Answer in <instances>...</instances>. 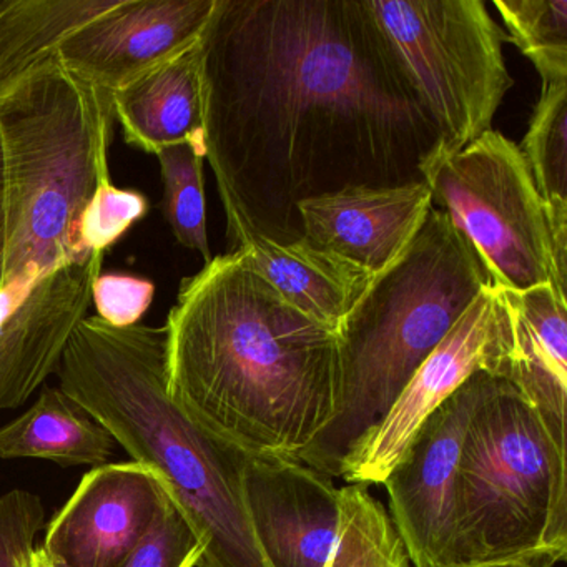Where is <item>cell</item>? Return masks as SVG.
<instances>
[{
	"instance_id": "cell-3",
	"label": "cell",
	"mask_w": 567,
	"mask_h": 567,
	"mask_svg": "<svg viewBox=\"0 0 567 567\" xmlns=\"http://www.w3.org/2000/svg\"><path fill=\"white\" fill-rule=\"evenodd\" d=\"M58 377L132 461L164 481L204 543L197 567H270L245 506V450L202 426L168 393L167 328L84 318Z\"/></svg>"
},
{
	"instance_id": "cell-31",
	"label": "cell",
	"mask_w": 567,
	"mask_h": 567,
	"mask_svg": "<svg viewBox=\"0 0 567 567\" xmlns=\"http://www.w3.org/2000/svg\"><path fill=\"white\" fill-rule=\"evenodd\" d=\"M6 224L2 190H0V291L4 288Z\"/></svg>"
},
{
	"instance_id": "cell-16",
	"label": "cell",
	"mask_w": 567,
	"mask_h": 567,
	"mask_svg": "<svg viewBox=\"0 0 567 567\" xmlns=\"http://www.w3.org/2000/svg\"><path fill=\"white\" fill-rule=\"evenodd\" d=\"M496 290L504 333L496 377L513 383L553 430L566 436L567 300L547 284Z\"/></svg>"
},
{
	"instance_id": "cell-5",
	"label": "cell",
	"mask_w": 567,
	"mask_h": 567,
	"mask_svg": "<svg viewBox=\"0 0 567 567\" xmlns=\"http://www.w3.org/2000/svg\"><path fill=\"white\" fill-rule=\"evenodd\" d=\"M111 99L62 68L55 55L0 91L4 161V287L81 264L82 212L109 177Z\"/></svg>"
},
{
	"instance_id": "cell-4",
	"label": "cell",
	"mask_w": 567,
	"mask_h": 567,
	"mask_svg": "<svg viewBox=\"0 0 567 567\" xmlns=\"http://www.w3.org/2000/svg\"><path fill=\"white\" fill-rule=\"evenodd\" d=\"M493 285L473 245L431 207L403 257L377 275L334 330L337 413L298 460L331 477L393 406L483 288Z\"/></svg>"
},
{
	"instance_id": "cell-14",
	"label": "cell",
	"mask_w": 567,
	"mask_h": 567,
	"mask_svg": "<svg viewBox=\"0 0 567 567\" xmlns=\"http://www.w3.org/2000/svg\"><path fill=\"white\" fill-rule=\"evenodd\" d=\"M104 254L42 277L0 323V411L22 406L58 373L69 340L92 303Z\"/></svg>"
},
{
	"instance_id": "cell-11",
	"label": "cell",
	"mask_w": 567,
	"mask_h": 567,
	"mask_svg": "<svg viewBox=\"0 0 567 567\" xmlns=\"http://www.w3.org/2000/svg\"><path fill=\"white\" fill-rule=\"evenodd\" d=\"M215 0H122L55 49L65 71L111 99L200 41Z\"/></svg>"
},
{
	"instance_id": "cell-18",
	"label": "cell",
	"mask_w": 567,
	"mask_h": 567,
	"mask_svg": "<svg viewBox=\"0 0 567 567\" xmlns=\"http://www.w3.org/2000/svg\"><path fill=\"white\" fill-rule=\"evenodd\" d=\"M112 111L125 142L145 154L157 155L165 148L190 144L207 155L202 38L112 95Z\"/></svg>"
},
{
	"instance_id": "cell-29",
	"label": "cell",
	"mask_w": 567,
	"mask_h": 567,
	"mask_svg": "<svg viewBox=\"0 0 567 567\" xmlns=\"http://www.w3.org/2000/svg\"><path fill=\"white\" fill-rule=\"evenodd\" d=\"M38 281L35 278H21V280L11 281L2 288L0 291V323L24 301Z\"/></svg>"
},
{
	"instance_id": "cell-33",
	"label": "cell",
	"mask_w": 567,
	"mask_h": 567,
	"mask_svg": "<svg viewBox=\"0 0 567 567\" xmlns=\"http://www.w3.org/2000/svg\"><path fill=\"white\" fill-rule=\"evenodd\" d=\"M4 185V161H2V148H0V190Z\"/></svg>"
},
{
	"instance_id": "cell-1",
	"label": "cell",
	"mask_w": 567,
	"mask_h": 567,
	"mask_svg": "<svg viewBox=\"0 0 567 567\" xmlns=\"http://www.w3.org/2000/svg\"><path fill=\"white\" fill-rule=\"evenodd\" d=\"M202 91L224 210L275 241L308 198L423 182L440 144L370 0H215Z\"/></svg>"
},
{
	"instance_id": "cell-22",
	"label": "cell",
	"mask_w": 567,
	"mask_h": 567,
	"mask_svg": "<svg viewBox=\"0 0 567 567\" xmlns=\"http://www.w3.org/2000/svg\"><path fill=\"white\" fill-rule=\"evenodd\" d=\"M327 567H413L386 507L363 484L341 487V526Z\"/></svg>"
},
{
	"instance_id": "cell-21",
	"label": "cell",
	"mask_w": 567,
	"mask_h": 567,
	"mask_svg": "<svg viewBox=\"0 0 567 567\" xmlns=\"http://www.w3.org/2000/svg\"><path fill=\"white\" fill-rule=\"evenodd\" d=\"M546 207L557 285L567 293V82L543 85L519 145Z\"/></svg>"
},
{
	"instance_id": "cell-2",
	"label": "cell",
	"mask_w": 567,
	"mask_h": 567,
	"mask_svg": "<svg viewBox=\"0 0 567 567\" xmlns=\"http://www.w3.org/2000/svg\"><path fill=\"white\" fill-rule=\"evenodd\" d=\"M167 388L248 453L298 457L337 413V338L285 301L241 251L184 278L168 313Z\"/></svg>"
},
{
	"instance_id": "cell-32",
	"label": "cell",
	"mask_w": 567,
	"mask_h": 567,
	"mask_svg": "<svg viewBox=\"0 0 567 567\" xmlns=\"http://www.w3.org/2000/svg\"><path fill=\"white\" fill-rule=\"evenodd\" d=\"M25 567H54L49 560L48 554L41 547H34V550L31 553V557H29L28 566Z\"/></svg>"
},
{
	"instance_id": "cell-9",
	"label": "cell",
	"mask_w": 567,
	"mask_h": 567,
	"mask_svg": "<svg viewBox=\"0 0 567 567\" xmlns=\"http://www.w3.org/2000/svg\"><path fill=\"white\" fill-rule=\"evenodd\" d=\"M503 351L499 297L489 285L417 368L383 420L351 447L340 466L341 480L363 486L383 484L426 417L473 374H496Z\"/></svg>"
},
{
	"instance_id": "cell-8",
	"label": "cell",
	"mask_w": 567,
	"mask_h": 567,
	"mask_svg": "<svg viewBox=\"0 0 567 567\" xmlns=\"http://www.w3.org/2000/svg\"><path fill=\"white\" fill-rule=\"evenodd\" d=\"M431 205L444 212L483 261L494 287L557 285L546 207L519 145L487 131L461 151L431 152L421 168Z\"/></svg>"
},
{
	"instance_id": "cell-15",
	"label": "cell",
	"mask_w": 567,
	"mask_h": 567,
	"mask_svg": "<svg viewBox=\"0 0 567 567\" xmlns=\"http://www.w3.org/2000/svg\"><path fill=\"white\" fill-rule=\"evenodd\" d=\"M431 205L424 182L396 187H347L298 204L301 234L377 275L396 264L426 220Z\"/></svg>"
},
{
	"instance_id": "cell-19",
	"label": "cell",
	"mask_w": 567,
	"mask_h": 567,
	"mask_svg": "<svg viewBox=\"0 0 567 567\" xmlns=\"http://www.w3.org/2000/svg\"><path fill=\"white\" fill-rule=\"evenodd\" d=\"M117 446L111 431L61 386H45L24 414L0 427V460L97 467Z\"/></svg>"
},
{
	"instance_id": "cell-13",
	"label": "cell",
	"mask_w": 567,
	"mask_h": 567,
	"mask_svg": "<svg viewBox=\"0 0 567 567\" xmlns=\"http://www.w3.org/2000/svg\"><path fill=\"white\" fill-rule=\"evenodd\" d=\"M241 484L270 567H327L341 526V489L333 477L295 457L245 451Z\"/></svg>"
},
{
	"instance_id": "cell-6",
	"label": "cell",
	"mask_w": 567,
	"mask_h": 567,
	"mask_svg": "<svg viewBox=\"0 0 567 567\" xmlns=\"http://www.w3.org/2000/svg\"><path fill=\"white\" fill-rule=\"evenodd\" d=\"M460 567L567 556L566 436L506 378L483 373L456 477Z\"/></svg>"
},
{
	"instance_id": "cell-24",
	"label": "cell",
	"mask_w": 567,
	"mask_h": 567,
	"mask_svg": "<svg viewBox=\"0 0 567 567\" xmlns=\"http://www.w3.org/2000/svg\"><path fill=\"white\" fill-rule=\"evenodd\" d=\"M164 182V217L175 240L212 260L207 234L204 162L207 155L190 144L175 145L157 154Z\"/></svg>"
},
{
	"instance_id": "cell-26",
	"label": "cell",
	"mask_w": 567,
	"mask_h": 567,
	"mask_svg": "<svg viewBox=\"0 0 567 567\" xmlns=\"http://www.w3.org/2000/svg\"><path fill=\"white\" fill-rule=\"evenodd\" d=\"M204 543L171 494L124 567H197Z\"/></svg>"
},
{
	"instance_id": "cell-10",
	"label": "cell",
	"mask_w": 567,
	"mask_h": 567,
	"mask_svg": "<svg viewBox=\"0 0 567 567\" xmlns=\"http://www.w3.org/2000/svg\"><path fill=\"white\" fill-rule=\"evenodd\" d=\"M483 373L457 388L414 433L383 481L391 523L414 567H460L456 477Z\"/></svg>"
},
{
	"instance_id": "cell-7",
	"label": "cell",
	"mask_w": 567,
	"mask_h": 567,
	"mask_svg": "<svg viewBox=\"0 0 567 567\" xmlns=\"http://www.w3.org/2000/svg\"><path fill=\"white\" fill-rule=\"evenodd\" d=\"M440 134L441 151H461L493 128L514 79L506 32L483 0H370Z\"/></svg>"
},
{
	"instance_id": "cell-12",
	"label": "cell",
	"mask_w": 567,
	"mask_h": 567,
	"mask_svg": "<svg viewBox=\"0 0 567 567\" xmlns=\"http://www.w3.org/2000/svg\"><path fill=\"white\" fill-rule=\"evenodd\" d=\"M167 497L145 464L92 467L48 524L42 549L54 567H124Z\"/></svg>"
},
{
	"instance_id": "cell-28",
	"label": "cell",
	"mask_w": 567,
	"mask_h": 567,
	"mask_svg": "<svg viewBox=\"0 0 567 567\" xmlns=\"http://www.w3.org/2000/svg\"><path fill=\"white\" fill-rule=\"evenodd\" d=\"M154 297L155 285L134 275L99 274L92 284V301L97 317L115 328L141 323Z\"/></svg>"
},
{
	"instance_id": "cell-17",
	"label": "cell",
	"mask_w": 567,
	"mask_h": 567,
	"mask_svg": "<svg viewBox=\"0 0 567 567\" xmlns=\"http://www.w3.org/2000/svg\"><path fill=\"white\" fill-rule=\"evenodd\" d=\"M225 218L227 251H241L285 301L330 330H337L373 281L370 271L305 238L275 241L258 234L234 212H225Z\"/></svg>"
},
{
	"instance_id": "cell-30",
	"label": "cell",
	"mask_w": 567,
	"mask_h": 567,
	"mask_svg": "<svg viewBox=\"0 0 567 567\" xmlns=\"http://www.w3.org/2000/svg\"><path fill=\"white\" fill-rule=\"evenodd\" d=\"M557 563H563L557 554L534 553L526 554V556L511 557V559L491 560V563L464 567H554Z\"/></svg>"
},
{
	"instance_id": "cell-25",
	"label": "cell",
	"mask_w": 567,
	"mask_h": 567,
	"mask_svg": "<svg viewBox=\"0 0 567 567\" xmlns=\"http://www.w3.org/2000/svg\"><path fill=\"white\" fill-rule=\"evenodd\" d=\"M151 210L148 198L138 190L115 187L111 175L102 178L82 212L81 245L89 254H104L114 247Z\"/></svg>"
},
{
	"instance_id": "cell-23",
	"label": "cell",
	"mask_w": 567,
	"mask_h": 567,
	"mask_svg": "<svg viewBox=\"0 0 567 567\" xmlns=\"http://www.w3.org/2000/svg\"><path fill=\"white\" fill-rule=\"evenodd\" d=\"M513 42L543 85L567 82V0H494Z\"/></svg>"
},
{
	"instance_id": "cell-27",
	"label": "cell",
	"mask_w": 567,
	"mask_h": 567,
	"mask_svg": "<svg viewBox=\"0 0 567 567\" xmlns=\"http://www.w3.org/2000/svg\"><path fill=\"white\" fill-rule=\"evenodd\" d=\"M45 523L44 501L28 489L0 496V567H25Z\"/></svg>"
},
{
	"instance_id": "cell-20",
	"label": "cell",
	"mask_w": 567,
	"mask_h": 567,
	"mask_svg": "<svg viewBox=\"0 0 567 567\" xmlns=\"http://www.w3.org/2000/svg\"><path fill=\"white\" fill-rule=\"evenodd\" d=\"M122 0H0V91Z\"/></svg>"
}]
</instances>
